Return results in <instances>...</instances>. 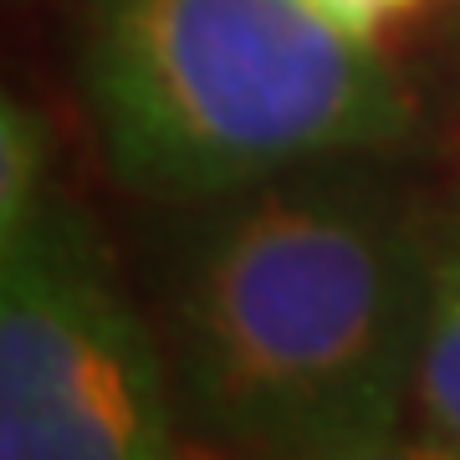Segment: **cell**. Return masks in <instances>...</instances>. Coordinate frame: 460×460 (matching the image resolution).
I'll list each match as a JSON object with an SVG mask.
<instances>
[{"instance_id":"obj_1","label":"cell","mask_w":460,"mask_h":460,"mask_svg":"<svg viewBox=\"0 0 460 460\" xmlns=\"http://www.w3.org/2000/svg\"><path fill=\"white\" fill-rule=\"evenodd\" d=\"M343 164L215 199L169 296L174 389L246 460L410 410L425 215Z\"/></svg>"},{"instance_id":"obj_2","label":"cell","mask_w":460,"mask_h":460,"mask_svg":"<svg viewBox=\"0 0 460 460\" xmlns=\"http://www.w3.org/2000/svg\"><path fill=\"white\" fill-rule=\"evenodd\" d=\"M83 98L118 184L184 205L420 128L389 57L307 0H93Z\"/></svg>"},{"instance_id":"obj_3","label":"cell","mask_w":460,"mask_h":460,"mask_svg":"<svg viewBox=\"0 0 460 460\" xmlns=\"http://www.w3.org/2000/svg\"><path fill=\"white\" fill-rule=\"evenodd\" d=\"M174 368L66 195L0 246V460H180Z\"/></svg>"},{"instance_id":"obj_4","label":"cell","mask_w":460,"mask_h":460,"mask_svg":"<svg viewBox=\"0 0 460 460\" xmlns=\"http://www.w3.org/2000/svg\"><path fill=\"white\" fill-rule=\"evenodd\" d=\"M410 410L460 450V174L425 215V323Z\"/></svg>"},{"instance_id":"obj_5","label":"cell","mask_w":460,"mask_h":460,"mask_svg":"<svg viewBox=\"0 0 460 460\" xmlns=\"http://www.w3.org/2000/svg\"><path fill=\"white\" fill-rule=\"evenodd\" d=\"M51 199V123L41 108L5 93L0 102V241L31 226Z\"/></svg>"},{"instance_id":"obj_6","label":"cell","mask_w":460,"mask_h":460,"mask_svg":"<svg viewBox=\"0 0 460 460\" xmlns=\"http://www.w3.org/2000/svg\"><path fill=\"white\" fill-rule=\"evenodd\" d=\"M256 460H460V450L440 429H429L414 410H404L399 420H384V425L343 429V435H328V440L277 450V456H256Z\"/></svg>"},{"instance_id":"obj_7","label":"cell","mask_w":460,"mask_h":460,"mask_svg":"<svg viewBox=\"0 0 460 460\" xmlns=\"http://www.w3.org/2000/svg\"><path fill=\"white\" fill-rule=\"evenodd\" d=\"M307 5H313L317 16H328L338 31L378 47V41H384L389 31H399L425 0H307Z\"/></svg>"}]
</instances>
